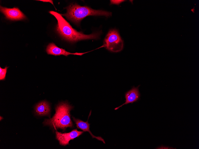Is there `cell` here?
I'll return each instance as SVG.
<instances>
[{
	"mask_svg": "<svg viewBox=\"0 0 199 149\" xmlns=\"http://www.w3.org/2000/svg\"><path fill=\"white\" fill-rule=\"evenodd\" d=\"M194 8H195V7H194V8H192V9L191 10V11H192V12H193V13L194 12V11H195V9H194Z\"/></svg>",
	"mask_w": 199,
	"mask_h": 149,
	"instance_id": "obj_15",
	"label": "cell"
},
{
	"mask_svg": "<svg viewBox=\"0 0 199 149\" xmlns=\"http://www.w3.org/2000/svg\"><path fill=\"white\" fill-rule=\"evenodd\" d=\"M72 108V107L67 103H60L56 107L55 113L53 117L45 120L43 124L55 129L60 128L64 130L68 127H72L73 124L70 114Z\"/></svg>",
	"mask_w": 199,
	"mask_h": 149,
	"instance_id": "obj_2",
	"label": "cell"
},
{
	"mask_svg": "<svg viewBox=\"0 0 199 149\" xmlns=\"http://www.w3.org/2000/svg\"><path fill=\"white\" fill-rule=\"evenodd\" d=\"M156 149H174L173 148H172V147H166V146H161L160 147H157Z\"/></svg>",
	"mask_w": 199,
	"mask_h": 149,
	"instance_id": "obj_13",
	"label": "cell"
},
{
	"mask_svg": "<svg viewBox=\"0 0 199 149\" xmlns=\"http://www.w3.org/2000/svg\"><path fill=\"white\" fill-rule=\"evenodd\" d=\"M1 118L2 119V117H1V116L0 117V120H1Z\"/></svg>",
	"mask_w": 199,
	"mask_h": 149,
	"instance_id": "obj_16",
	"label": "cell"
},
{
	"mask_svg": "<svg viewBox=\"0 0 199 149\" xmlns=\"http://www.w3.org/2000/svg\"><path fill=\"white\" fill-rule=\"evenodd\" d=\"M0 11L5 15L7 19L17 21L25 19L26 16L18 8H8L0 6Z\"/></svg>",
	"mask_w": 199,
	"mask_h": 149,
	"instance_id": "obj_5",
	"label": "cell"
},
{
	"mask_svg": "<svg viewBox=\"0 0 199 149\" xmlns=\"http://www.w3.org/2000/svg\"><path fill=\"white\" fill-rule=\"evenodd\" d=\"M140 85L136 87H133L127 91L125 94V102L120 106L115 108L116 110L125 105L133 103L137 101L140 98V94L139 90Z\"/></svg>",
	"mask_w": 199,
	"mask_h": 149,
	"instance_id": "obj_8",
	"label": "cell"
},
{
	"mask_svg": "<svg viewBox=\"0 0 199 149\" xmlns=\"http://www.w3.org/2000/svg\"><path fill=\"white\" fill-rule=\"evenodd\" d=\"M91 111H90L89 115L88 120L86 122H84L79 119L75 118L73 117L74 121L76 124L77 127L78 128H80L83 131H87L88 132L92 138H95L98 140L102 141L104 143L105 142L104 139L101 137H97L93 135L90 130V124L88 123V119L91 114Z\"/></svg>",
	"mask_w": 199,
	"mask_h": 149,
	"instance_id": "obj_9",
	"label": "cell"
},
{
	"mask_svg": "<svg viewBox=\"0 0 199 149\" xmlns=\"http://www.w3.org/2000/svg\"><path fill=\"white\" fill-rule=\"evenodd\" d=\"M83 132L79 131L77 129L72 130L70 132L62 133L56 131L55 132L56 139L59 141L60 144L66 146L69 144V141L81 135Z\"/></svg>",
	"mask_w": 199,
	"mask_h": 149,
	"instance_id": "obj_6",
	"label": "cell"
},
{
	"mask_svg": "<svg viewBox=\"0 0 199 149\" xmlns=\"http://www.w3.org/2000/svg\"><path fill=\"white\" fill-rule=\"evenodd\" d=\"M49 12L57 19V23L56 29L57 32L63 38L71 42L85 40L97 39L99 38L100 34L94 33L86 35L82 32L77 31L63 17L61 14L50 11Z\"/></svg>",
	"mask_w": 199,
	"mask_h": 149,
	"instance_id": "obj_1",
	"label": "cell"
},
{
	"mask_svg": "<svg viewBox=\"0 0 199 149\" xmlns=\"http://www.w3.org/2000/svg\"><path fill=\"white\" fill-rule=\"evenodd\" d=\"M46 51L47 54H51L55 56L63 55L66 56L70 54L81 56L88 52L70 53L66 51L64 49L58 47L53 43H49L47 46Z\"/></svg>",
	"mask_w": 199,
	"mask_h": 149,
	"instance_id": "obj_7",
	"label": "cell"
},
{
	"mask_svg": "<svg viewBox=\"0 0 199 149\" xmlns=\"http://www.w3.org/2000/svg\"><path fill=\"white\" fill-rule=\"evenodd\" d=\"M66 13L61 14L78 24L84 18L88 16H104L109 17L111 12L101 10H95L87 6H81L77 4H72L66 8Z\"/></svg>",
	"mask_w": 199,
	"mask_h": 149,
	"instance_id": "obj_3",
	"label": "cell"
},
{
	"mask_svg": "<svg viewBox=\"0 0 199 149\" xmlns=\"http://www.w3.org/2000/svg\"><path fill=\"white\" fill-rule=\"evenodd\" d=\"M38 1H42L43 2H49L51 3L53 5V1L52 0H38Z\"/></svg>",
	"mask_w": 199,
	"mask_h": 149,
	"instance_id": "obj_14",
	"label": "cell"
},
{
	"mask_svg": "<svg viewBox=\"0 0 199 149\" xmlns=\"http://www.w3.org/2000/svg\"><path fill=\"white\" fill-rule=\"evenodd\" d=\"M111 4H118L120 3L125 1L123 0H111Z\"/></svg>",
	"mask_w": 199,
	"mask_h": 149,
	"instance_id": "obj_12",
	"label": "cell"
},
{
	"mask_svg": "<svg viewBox=\"0 0 199 149\" xmlns=\"http://www.w3.org/2000/svg\"><path fill=\"white\" fill-rule=\"evenodd\" d=\"M35 110L36 114L38 115H49L50 107L47 102L43 101L40 102L36 106Z\"/></svg>",
	"mask_w": 199,
	"mask_h": 149,
	"instance_id": "obj_10",
	"label": "cell"
},
{
	"mask_svg": "<svg viewBox=\"0 0 199 149\" xmlns=\"http://www.w3.org/2000/svg\"><path fill=\"white\" fill-rule=\"evenodd\" d=\"M8 68V67H6L4 68H2L0 67V80H4L5 79Z\"/></svg>",
	"mask_w": 199,
	"mask_h": 149,
	"instance_id": "obj_11",
	"label": "cell"
},
{
	"mask_svg": "<svg viewBox=\"0 0 199 149\" xmlns=\"http://www.w3.org/2000/svg\"><path fill=\"white\" fill-rule=\"evenodd\" d=\"M102 47L114 52L121 51L123 47V42L118 31L115 29L109 31L105 37Z\"/></svg>",
	"mask_w": 199,
	"mask_h": 149,
	"instance_id": "obj_4",
	"label": "cell"
}]
</instances>
